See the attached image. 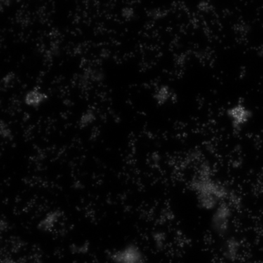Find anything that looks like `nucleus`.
Wrapping results in <instances>:
<instances>
[{"label": "nucleus", "mask_w": 263, "mask_h": 263, "mask_svg": "<svg viewBox=\"0 0 263 263\" xmlns=\"http://www.w3.org/2000/svg\"><path fill=\"white\" fill-rule=\"evenodd\" d=\"M46 99H47V96L44 93L41 92L38 90H32L26 95L25 103L29 106L36 107L41 105Z\"/></svg>", "instance_id": "f257e3e1"}]
</instances>
